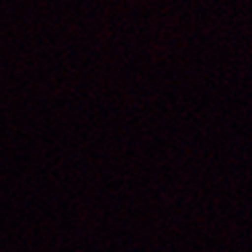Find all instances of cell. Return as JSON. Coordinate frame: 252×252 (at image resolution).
I'll return each instance as SVG.
<instances>
[]
</instances>
